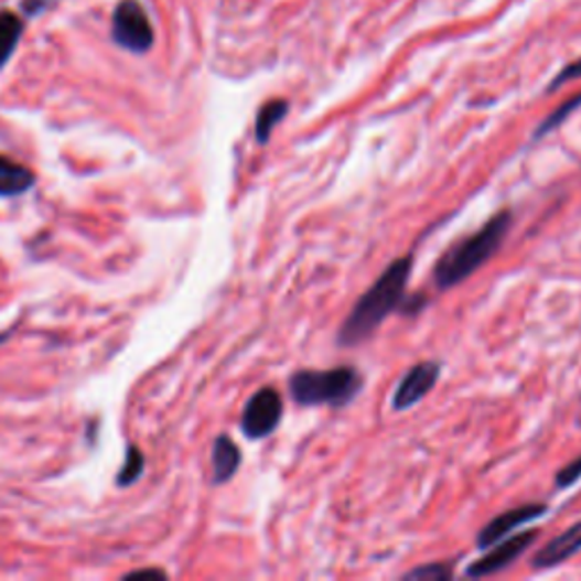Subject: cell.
<instances>
[{"label": "cell", "mask_w": 581, "mask_h": 581, "mask_svg": "<svg viewBox=\"0 0 581 581\" xmlns=\"http://www.w3.org/2000/svg\"><path fill=\"white\" fill-rule=\"evenodd\" d=\"M413 257L405 255L384 268V273L375 280V284L355 302L351 314L345 316L336 343L341 347H355L368 341L377 327L389 319L398 306L405 302V291L411 278Z\"/></svg>", "instance_id": "1"}, {"label": "cell", "mask_w": 581, "mask_h": 581, "mask_svg": "<svg viewBox=\"0 0 581 581\" xmlns=\"http://www.w3.org/2000/svg\"><path fill=\"white\" fill-rule=\"evenodd\" d=\"M512 223L514 214L509 209H502L493 214L477 232H473L471 237L448 248L434 263V287L439 291H450L463 280H469L505 244Z\"/></svg>", "instance_id": "2"}, {"label": "cell", "mask_w": 581, "mask_h": 581, "mask_svg": "<svg viewBox=\"0 0 581 581\" xmlns=\"http://www.w3.org/2000/svg\"><path fill=\"white\" fill-rule=\"evenodd\" d=\"M364 389V377L353 366L327 370L302 368L289 377V394L300 407H345Z\"/></svg>", "instance_id": "3"}, {"label": "cell", "mask_w": 581, "mask_h": 581, "mask_svg": "<svg viewBox=\"0 0 581 581\" xmlns=\"http://www.w3.org/2000/svg\"><path fill=\"white\" fill-rule=\"evenodd\" d=\"M111 39L121 49L143 55L154 44L150 17L139 0H121L111 14Z\"/></svg>", "instance_id": "4"}, {"label": "cell", "mask_w": 581, "mask_h": 581, "mask_svg": "<svg viewBox=\"0 0 581 581\" xmlns=\"http://www.w3.org/2000/svg\"><path fill=\"white\" fill-rule=\"evenodd\" d=\"M284 405L282 396L273 389V386H263L246 405L241 416V432L250 441H259L273 434L280 422H282Z\"/></svg>", "instance_id": "5"}, {"label": "cell", "mask_w": 581, "mask_h": 581, "mask_svg": "<svg viewBox=\"0 0 581 581\" xmlns=\"http://www.w3.org/2000/svg\"><path fill=\"white\" fill-rule=\"evenodd\" d=\"M536 538H538L536 529L518 531L514 536L502 538L499 544L488 548V552L482 559L473 561L466 568V577L480 579V577H491V574H497L502 570H507L516 559H520L531 548V544H534Z\"/></svg>", "instance_id": "6"}, {"label": "cell", "mask_w": 581, "mask_h": 581, "mask_svg": "<svg viewBox=\"0 0 581 581\" xmlns=\"http://www.w3.org/2000/svg\"><path fill=\"white\" fill-rule=\"evenodd\" d=\"M441 370L443 368L439 362H420L413 368H409L398 381L396 394L391 396L394 411H407L416 407L424 396L432 394L441 377Z\"/></svg>", "instance_id": "7"}, {"label": "cell", "mask_w": 581, "mask_h": 581, "mask_svg": "<svg viewBox=\"0 0 581 581\" xmlns=\"http://www.w3.org/2000/svg\"><path fill=\"white\" fill-rule=\"evenodd\" d=\"M546 514H548V505H536V502L534 505H523V507L499 514L488 525H484L482 531L477 534V548L488 550L491 546L499 544L502 538L512 536L518 527H523L536 518H544Z\"/></svg>", "instance_id": "8"}, {"label": "cell", "mask_w": 581, "mask_h": 581, "mask_svg": "<svg viewBox=\"0 0 581 581\" xmlns=\"http://www.w3.org/2000/svg\"><path fill=\"white\" fill-rule=\"evenodd\" d=\"M579 552H581V520L574 523L572 527H568L557 538H552L546 548H540L534 555L531 566L536 570H550V568L561 566L563 561H568L570 557H574Z\"/></svg>", "instance_id": "9"}, {"label": "cell", "mask_w": 581, "mask_h": 581, "mask_svg": "<svg viewBox=\"0 0 581 581\" xmlns=\"http://www.w3.org/2000/svg\"><path fill=\"white\" fill-rule=\"evenodd\" d=\"M241 466V450L229 437L220 434L212 445V482L225 484L237 475Z\"/></svg>", "instance_id": "10"}, {"label": "cell", "mask_w": 581, "mask_h": 581, "mask_svg": "<svg viewBox=\"0 0 581 581\" xmlns=\"http://www.w3.org/2000/svg\"><path fill=\"white\" fill-rule=\"evenodd\" d=\"M34 186V173L0 154V198H17Z\"/></svg>", "instance_id": "11"}, {"label": "cell", "mask_w": 581, "mask_h": 581, "mask_svg": "<svg viewBox=\"0 0 581 581\" xmlns=\"http://www.w3.org/2000/svg\"><path fill=\"white\" fill-rule=\"evenodd\" d=\"M289 114V100H270L266 105H261L259 114H257V121H255V139L259 146H266L270 141V135H273L276 126L282 123Z\"/></svg>", "instance_id": "12"}, {"label": "cell", "mask_w": 581, "mask_h": 581, "mask_svg": "<svg viewBox=\"0 0 581 581\" xmlns=\"http://www.w3.org/2000/svg\"><path fill=\"white\" fill-rule=\"evenodd\" d=\"M21 36H23V21L19 19V14L10 10L0 12V71L6 68V64L14 55Z\"/></svg>", "instance_id": "13"}, {"label": "cell", "mask_w": 581, "mask_h": 581, "mask_svg": "<svg viewBox=\"0 0 581 581\" xmlns=\"http://www.w3.org/2000/svg\"><path fill=\"white\" fill-rule=\"evenodd\" d=\"M577 107H581V94L574 96V98H570L568 103H563L559 109H555V111L548 116V119L538 126V130L534 132V141H536V139H544L546 135H550L552 130H557V128L568 119V116H570Z\"/></svg>", "instance_id": "14"}, {"label": "cell", "mask_w": 581, "mask_h": 581, "mask_svg": "<svg viewBox=\"0 0 581 581\" xmlns=\"http://www.w3.org/2000/svg\"><path fill=\"white\" fill-rule=\"evenodd\" d=\"M143 466H146V459H143L141 450H139L137 445H130V448H128L126 463H123V469L119 471V480H116V484H119V486H130V484H135V482L141 477Z\"/></svg>", "instance_id": "15"}, {"label": "cell", "mask_w": 581, "mask_h": 581, "mask_svg": "<svg viewBox=\"0 0 581 581\" xmlns=\"http://www.w3.org/2000/svg\"><path fill=\"white\" fill-rule=\"evenodd\" d=\"M454 574V566L452 563H428V566H420L413 568L405 574V579L411 581H445Z\"/></svg>", "instance_id": "16"}, {"label": "cell", "mask_w": 581, "mask_h": 581, "mask_svg": "<svg viewBox=\"0 0 581 581\" xmlns=\"http://www.w3.org/2000/svg\"><path fill=\"white\" fill-rule=\"evenodd\" d=\"M579 480H581V454H579L577 459H572L570 463H566V466L557 473L555 486H557L559 491H563V488L572 486V484L579 482Z\"/></svg>", "instance_id": "17"}, {"label": "cell", "mask_w": 581, "mask_h": 581, "mask_svg": "<svg viewBox=\"0 0 581 581\" xmlns=\"http://www.w3.org/2000/svg\"><path fill=\"white\" fill-rule=\"evenodd\" d=\"M579 77H581V57L574 60V62H570V64H566V66L559 71V75H557L555 80L548 85V92H555V89L563 87L566 83L579 80Z\"/></svg>", "instance_id": "18"}, {"label": "cell", "mask_w": 581, "mask_h": 581, "mask_svg": "<svg viewBox=\"0 0 581 581\" xmlns=\"http://www.w3.org/2000/svg\"><path fill=\"white\" fill-rule=\"evenodd\" d=\"M51 6H53V0H21V10H23V14H28V17L42 14V12H46Z\"/></svg>", "instance_id": "19"}]
</instances>
